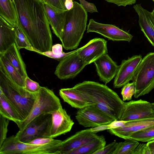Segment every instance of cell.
<instances>
[{
    "label": "cell",
    "mask_w": 154,
    "mask_h": 154,
    "mask_svg": "<svg viewBox=\"0 0 154 154\" xmlns=\"http://www.w3.org/2000/svg\"><path fill=\"white\" fill-rule=\"evenodd\" d=\"M62 45L57 44L52 46L51 51L41 53L40 54L53 58L60 61L62 59L72 53L73 51L68 53L63 51Z\"/></svg>",
    "instance_id": "f546056e"
},
{
    "label": "cell",
    "mask_w": 154,
    "mask_h": 154,
    "mask_svg": "<svg viewBox=\"0 0 154 154\" xmlns=\"http://www.w3.org/2000/svg\"><path fill=\"white\" fill-rule=\"evenodd\" d=\"M15 26L0 16V54L4 53L16 43Z\"/></svg>",
    "instance_id": "44dd1931"
},
{
    "label": "cell",
    "mask_w": 154,
    "mask_h": 154,
    "mask_svg": "<svg viewBox=\"0 0 154 154\" xmlns=\"http://www.w3.org/2000/svg\"><path fill=\"white\" fill-rule=\"evenodd\" d=\"M136 90V85L134 82H129L122 87L121 94L123 101L131 100L132 96L134 94Z\"/></svg>",
    "instance_id": "1f68e13d"
},
{
    "label": "cell",
    "mask_w": 154,
    "mask_h": 154,
    "mask_svg": "<svg viewBox=\"0 0 154 154\" xmlns=\"http://www.w3.org/2000/svg\"><path fill=\"white\" fill-rule=\"evenodd\" d=\"M0 68L15 83L21 87H25V79L21 76L8 60L1 54H0Z\"/></svg>",
    "instance_id": "4316f807"
},
{
    "label": "cell",
    "mask_w": 154,
    "mask_h": 154,
    "mask_svg": "<svg viewBox=\"0 0 154 154\" xmlns=\"http://www.w3.org/2000/svg\"><path fill=\"white\" fill-rule=\"evenodd\" d=\"M80 4L87 12L91 13L98 12L95 5L85 0H79Z\"/></svg>",
    "instance_id": "d590c367"
},
{
    "label": "cell",
    "mask_w": 154,
    "mask_h": 154,
    "mask_svg": "<svg viewBox=\"0 0 154 154\" xmlns=\"http://www.w3.org/2000/svg\"><path fill=\"white\" fill-rule=\"evenodd\" d=\"M51 121V113L41 115L32 119L22 131H18L15 136L20 141L26 143L37 138L46 137Z\"/></svg>",
    "instance_id": "52a82bcc"
},
{
    "label": "cell",
    "mask_w": 154,
    "mask_h": 154,
    "mask_svg": "<svg viewBox=\"0 0 154 154\" xmlns=\"http://www.w3.org/2000/svg\"><path fill=\"white\" fill-rule=\"evenodd\" d=\"M10 121L0 114V146L7 138L8 126Z\"/></svg>",
    "instance_id": "d6a6232c"
},
{
    "label": "cell",
    "mask_w": 154,
    "mask_h": 154,
    "mask_svg": "<svg viewBox=\"0 0 154 154\" xmlns=\"http://www.w3.org/2000/svg\"><path fill=\"white\" fill-rule=\"evenodd\" d=\"M44 5L49 24L54 33L60 40L63 31L68 10H57L46 3Z\"/></svg>",
    "instance_id": "d6986e66"
},
{
    "label": "cell",
    "mask_w": 154,
    "mask_h": 154,
    "mask_svg": "<svg viewBox=\"0 0 154 154\" xmlns=\"http://www.w3.org/2000/svg\"><path fill=\"white\" fill-rule=\"evenodd\" d=\"M132 80L135 83L136 98L148 94L154 88V52L149 53L142 58Z\"/></svg>",
    "instance_id": "8992f818"
},
{
    "label": "cell",
    "mask_w": 154,
    "mask_h": 154,
    "mask_svg": "<svg viewBox=\"0 0 154 154\" xmlns=\"http://www.w3.org/2000/svg\"><path fill=\"white\" fill-rule=\"evenodd\" d=\"M98 135L91 128L79 131L62 141L57 154H68L96 138Z\"/></svg>",
    "instance_id": "9a60e30c"
},
{
    "label": "cell",
    "mask_w": 154,
    "mask_h": 154,
    "mask_svg": "<svg viewBox=\"0 0 154 154\" xmlns=\"http://www.w3.org/2000/svg\"><path fill=\"white\" fill-rule=\"evenodd\" d=\"M44 4L45 3L46 0H40Z\"/></svg>",
    "instance_id": "bcb514c9"
},
{
    "label": "cell",
    "mask_w": 154,
    "mask_h": 154,
    "mask_svg": "<svg viewBox=\"0 0 154 154\" xmlns=\"http://www.w3.org/2000/svg\"><path fill=\"white\" fill-rule=\"evenodd\" d=\"M128 139L142 142H148L154 140V125L132 133Z\"/></svg>",
    "instance_id": "f1b7e54d"
},
{
    "label": "cell",
    "mask_w": 154,
    "mask_h": 154,
    "mask_svg": "<svg viewBox=\"0 0 154 154\" xmlns=\"http://www.w3.org/2000/svg\"><path fill=\"white\" fill-rule=\"evenodd\" d=\"M55 139L48 137H42L34 139L28 143L36 145H44L54 142Z\"/></svg>",
    "instance_id": "8d00e7d4"
},
{
    "label": "cell",
    "mask_w": 154,
    "mask_h": 154,
    "mask_svg": "<svg viewBox=\"0 0 154 154\" xmlns=\"http://www.w3.org/2000/svg\"><path fill=\"white\" fill-rule=\"evenodd\" d=\"M118 143L116 141H114L107 145H105L103 148L95 152L94 154H113Z\"/></svg>",
    "instance_id": "e575fe53"
},
{
    "label": "cell",
    "mask_w": 154,
    "mask_h": 154,
    "mask_svg": "<svg viewBox=\"0 0 154 154\" xmlns=\"http://www.w3.org/2000/svg\"><path fill=\"white\" fill-rule=\"evenodd\" d=\"M62 140H55L44 145L22 142L13 135L7 137L0 146V154H57Z\"/></svg>",
    "instance_id": "277c9868"
},
{
    "label": "cell",
    "mask_w": 154,
    "mask_h": 154,
    "mask_svg": "<svg viewBox=\"0 0 154 154\" xmlns=\"http://www.w3.org/2000/svg\"><path fill=\"white\" fill-rule=\"evenodd\" d=\"M15 43L3 54L4 56L25 79L28 76L26 65Z\"/></svg>",
    "instance_id": "603a6c76"
},
{
    "label": "cell",
    "mask_w": 154,
    "mask_h": 154,
    "mask_svg": "<svg viewBox=\"0 0 154 154\" xmlns=\"http://www.w3.org/2000/svg\"><path fill=\"white\" fill-rule=\"evenodd\" d=\"M17 25L36 52L51 51L53 39L44 3L40 0H12Z\"/></svg>",
    "instance_id": "6da1fadb"
},
{
    "label": "cell",
    "mask_w": 154,
    "mask_h": 154,
    "mask_svg": "<svg viewBox=\"0 0 154 154\" xmlns=\"http://www.w3.org/2000/svg\"><path fill=\"white\" fill-rule=\"evenodd\" d=\"M66 0H61V1L63 5H64V7H65L64 6V4H65V1Z\"/></svg>",
    "instance_id": "f6af8a7d"
},
{
    "label": "cell",
    "mask_w": 154,
    "mask_h": 154,
    "mask_svg": "<svg viewBox=\"0 0 154 154\" xmlns=\"http://www.w3.org/2000/svg\"><path fill=\"white\" fill-rule=\"evenodd\" d=\"M0 114L17 125L23 120L14 106L0 90Z\"/></svg>",
    "instance_id": "cb8c5ba5"
},
{
    "label": "cell",
    "mask_w": 154,
    "mask_h": 154,
    "mask_svg": "<svg viewBox=\"0 0 154 154\" xmlns=\"http://www.w3.org/2000/svg\"><path fill=\"white\" fill-rule=\"evenodd\" d=\"M151 104L141 99L126 102L119 121H127L146 117L153 112Z\"/></svg>",
    "instance_id": "e0dca14e"
},
{
    "label": "cell",
    "mask_w": 154,
    "mask_h": 154,
    "mask_svg": "<svg viewBox=\"0 0 154 154\" xmlns=\"http://www.w3.org/2000/svg\"><path fill=\"white\" fill-rule=\"evenodd\" d=\"M73 88L91 105H93L115 121H119L126 102L106 85L85 81Z\"/></svg>",
    "instance_id": "7a4b0ae2"
},
{
    "label": "cell",
    "mask_w": 154,
    "mask_h": 154,
    "mask_svg": "<svg viewBox=\"0 0 154 154\" xmlns=\"http://www.w3.org/2000/svg\"><path fill=\"white\" fill-rule=\"evenodd\" d=\"M94 63L100 80L106 84L115 77L119 67L107 54L99 57Z\"/></svg>",
    "instance_id": "ac0fdd59"
},
{
    "label": "cell",
    "mask_w": 154,
    "mask_h": 154,
    "mask_svg": "<svg viewBox=\"0 0 154 154\" xmlns=\"http://www.w3.org/2000/svg\"><path fill=\"white\" fill-rule=\"evenodd\" d=\"M73 2L72 0H66L64 4V6L66 9L69 10L73 7Z\"/></svg>",
    "instance_id": "60d3db41"
},
{
    "label": "cell",
    "mask_w": 154,
    "mask_h": 154,
    "mask_svg": "<svg viewBox=\"0 0 154 154\" xmlns=\"http://www.w3.org/2000/svg\"><path fill=\"white\" fill-rule=\"evenodd\" d=\"M154 125V110L151 114L146 117L133 120L122 121L120 126L107 130L111 134L126 140L132 133Z\"/></svg>",
    "instance_id": "8fae6325"
},
{
    "label": "cell",
    "mask_w": 154,
    "mask_h": 154,
    "mask_svg": "<svg viewBox=\"0 0 154 154\" xmlns=\"http://www.w3.org/2000/svg\"><path fill=\"white\" fill-rule=\"evenodd\" d=\"M133 7L138 15L141 31L154 47V23L151 12L143 8L140 4H136Z\"/></svg>",
    "instance_id": "ffe728a7"
},
{
    "label": "cell",
    "mask_w": 154,
    "mask_h": 154,
    "mask_svg": "<svg viewBox=\"0 0 154 154\" xmlns=\"http://www.w3.org/2000/svg\"><path fill=\"white\" fill-rule=\"evenodd\" d=\"M52 7L59 10H66L61 0H46L45 3Z\"/></svg>",
    "instance_id": "f35d334b"
},
{
    "label": "cell",
    "mask_w": 154,
    "mask_h": 154,
    "mask_svg": "<svg viewBox=\"0 0 154 154\" xmlns=\"http://www.w3.org/2000/svg\"><path fill=\"white\" fill-rule=\"evenodd\" d=\"M87 32L99 33L113 41H125L129 42L133 38L132 35L115 25L97 22L93 19L89 20Z\"/></svg>",
    "instance_id": "7c38bea8"
},
{
    "label": "cell",
    "mask_w": 154,
    "mask_h": 154,
    "mask_svg": "<svg viewBox=\"0 0 154 154\" xmlns=\"http://www.w3.org/2000/svg\"><path fill=\"white\" fill-rule=\"evenodd\" d=\"M146 143L149 149L151 154H154V140L149 141Z\"/></svg>",
    "instance_id": "b9f144b4"
},
{
    "label": "cell",
    "mask_w": 154,
    "mask_h": 154,
    "mask_svg": "<svg viewBox=\"0 0 154 154\" xmlns=\"http://www.w3.org/2000/svg\"><path fill=\"white\" fill-rule=\"evenodd\" d=\"M87 12L80 4L73 2V7L66 13L65 25L60 40L66 50L77 48L86 30Z\"/></svg>",
    "instance_id": "3957f363"
},
{
    "label": "cell",
    "mask_w": 154,
    "mask_h": 154,
    "mask_svg": "<svg viewBox=\"0 0 154 154\" xmlns=\"http://www.w3.org/2000/svg\"><path fill=\"white\" fill-rule=\"evenodd\" d=\"M137 141L131 139L125 140L118 143L113 154H134L136 147L139 144Z\"/></svg>",
    "instance_id": "83f0119b"
},
{
    "label": "cell",
    "mask_w": 154,
    "mask_h": 154,
    "mask_svg": "<svg viewBox=\"0 0 154 154\" xmlns=\"http://www.w3.org/2000/svg\"><path fill=\"white\" fill-rule=\"evenodd\" d=\"M75 117L79 125L91 128L108 125L115 121L93 105H88L78 109Z\"/></svg>",
    "instance_id": "ba28073f"
},
{
    "label": "cell",
    "mask_w": 154,
    "mask_h": 154,
    "mask_svg": "<svg viewBox=\"0 0 154 154\" xmlns=\"http://www.w3.org/2000/svg\"><path fill=\"white\" fill-rule=\"evenodd\" d=\"M59 94L63 101L72 107L80 109L91 104L73 87L61 88Z\"/></svg>",
    "instance_id": "7402d4cb"
},
{
    "label": "cell",
    "mask_w": 154,
    "mask_h": 154,
    "mask_svg": "<svg viewBox=\"0 0 154 154\" xmlns=\"http://www.w3.org/2000/svg\"><path fill=\"white\" fill-rule=\"evenodd\" d=\"M151 104L153 110H154V102L151 103Z\"/></svg>",
    "instance_id": "ee69618b"
},
{
    "label": "cell",
    "mask_w": 154,
    "mask_h": 154,
    "mask_svg": "<svg viewBox=\"0 0 154 154\" xmlns=\"http://www.w3.org/2000/svg\"><path fill=\"white\" fill-rule=\"evenodd\" d=\"M79 49L73 51L60 61L54 73L59 79L63 80L74 78L87 65L78 55Z\"/></svg>",
    "instance_id": "9c48e42d"
},
{
    "label": "cell",
    "mask_w": 154,
    "mask_h": 154,
    "mask_svg": "<svg viewBox=\"0 0 154 154\" xmlns=\"http://www.w3.org/2000/svg\"><path fill=\"white\" fill-rule=\"evenodd\" d=\"M62 107L59 98L54 92L47 87L41 86L36 93L35 100L29 115L17 125L19 131H22L36 117L43 114L51 113Z\"/></svg>",
    "instance_id": "5b68a950"
},
{
    "label": "cell",
    "mask_w": 154,
    "mask_h": 154,
    "mask_svg": "<svg viewBox=\"0 0 154 154\" xmlns=\"http://www.w3.org/2000/svg\"><path fill=\"white\" fill-rule=\"evenodd\" d=\"M0 16L12 26L17 25V12L12 0H0Z\"/></svg>",
    "instance_id": "d4e9b609"
},
{
    "label": "cell",
    "mask_w": 154,
    "mask_h": 154,
    "mask_svg": "<svg viewBox=\"0 0 154 154\" xmlns=\"http://www.w3.org/2000/svg\"><path fill=\"white\" fill-rule=\"evenodd\" d=\"M154 2V0H152Z\"/></svg>",
    "instance_id": "7dc6e473"
},
{
    "label": "cell",
    "mask_w": 154,
    "mask_h": 154,
    "mask_svg": "<svg viewBox=\"0 0 154 154\" xmlns=\"http://www.w3.org/2000/svg\"><path fill=\"white\" fill-rule=\"evenodd\" d=\"M0 90L20 114V104L22 99L29 92L27 91L24 88L15 83L1 68H0Z\"/></svg>",
    "instance_id": "30bf717a"
},
{
    "label": "cell",
    "mask_w": 154,
    "mask_h": 154,
    "mask_svg": "<svg viewBox=\"0 0 154 154\" xmlns=\"http://www.w3.org/2000/svg\"><path fill=\"white\" fill-rule=\"evenodd\" d=\"M108 2L114 3L118 6H126L135 4L137 0H105Z\"/></svg>",
    "instance_id": "ab89813d"
},
{
    "label": "cell",
    "mask_w": 154,
    "mask_h": 154,
    "mask_svg": "<svg viewBox=\"0 0 154 154\" xmlns=\"http://www.w3.org/2000/svg\"><path fill=\"white\" fill-rule=\"evenodd\" d=\"M151 13H152V17L153 18L154 23V9L153 11H152L151 12Z\"/></svg>",
    "instance_id": "7bdbcfd3"
},
{
    "label": "cell",
    "mask_w": 154,
    "mask_h": 154,
    "mask_svg": "<svg viewBox=\"0 0 154 154\" xmlns=\"http://www.w3.org/2000/svg\"><path fill=\"white\" fill-rule=\"evenodd\" d=\"M106 143L104 136L103 135H98L94 140L69 152L68 154H94L103 148Z\"/></svg>",
    "instance_id": "484cf974"
},
{
    "label": "cell",
    "mask_w": 154,
    "mask_h": 154,
    "mask_svg": "<svg viewBox=\"0 0 154 154\" xmlns=\"http://www.w3.org/2000/svg\"><path fill=\"white\" fill-rule=\"evenodd\" d=\"M16 32L15 44L18 48L20 50L25 48L27 50L36 52L29 41L18 25L15 26Z\"/></svg>",
    "instance_id": "4dcf8cb0"
},
{
    "label": "cell",
    "mask_w": 154,
    "mask_h": 154,
    "mask_svg": "<svg viewBox=\"0 0 154 154\" xmlns=\"http://www.w3.org/2000/svg\"><path fill=\"white\" fill-rule=\"evenodd\" d=\"M107 41L104 39L94 38L80 48L78 55L88 65L107 53Z\"/></svg>",
    "instance_id": "2e32d148"
},
{
    "label": "cell",
    "mask_w": 154,
    "mask_h": 154,
    "mask_svg": "<svg viewBox=\"0 0 154 154\" xmlns=\"http://www.w3.org/2000/svg\"><path fill=\"white\" fill-rule=\"evenodd\" d=\"M134 154H151L147 143H139L135 149Z\"/></svg>",
    "instance_id": "74e56055"
},
{
    "label": "cell",
    "mask_w": 154,
    "mask_h": 154,
    "mask_svg": "<svg viewBox=\"0 0 154 154\" xmlns=\"http://www.w3.org/2000/svg\"><path fill=\"white\" fill-rule=\"evenodd\" d=\"M142 59L141 55H134L122 60L113 82L114 88H119L132 80L134 73Z\"/></svg>",
    "instance_id": "5bb4252c"
},
{
    "label": "cell",
    "mask_w": 154,
    "mask_h": 154,
    "mask_svg": "<svg viewBox=\"0 0 154 154\" xmlns=\"http://www.w3.org/2000/svg\"><path fill=\"white\" fill-rule=\"evenodd\" d=\"M41 87L38 83L31 79L28 76L25 78L24 88L28 92L32 93H36Z\"/></svg>",
    "instance_id": "836d02e7"
},
{
    "label": "cell",
    "mask_w": 154,
    "mask_h": 154,
    "mask_svg": "<svg viewBox=\"0 0 154 154\" xmlns=\"http://www.w3.org/2000/svg\"><path fill=\"white\" fill-rule=\"evenodd\" d=\"M51 114V126L46 137L54 138L71 131L74 123L62 107Z\"/></svg>",
    "instance_id": "4fadbf2b"
}]
</instances>
